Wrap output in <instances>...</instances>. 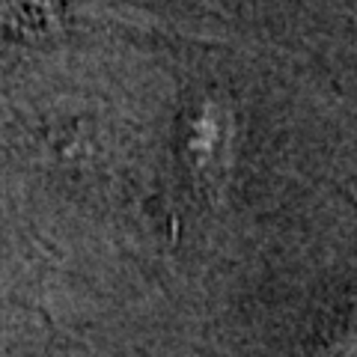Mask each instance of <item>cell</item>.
<instances>
[{
    "label": "cell",
    "instance_id": "1",
    "mask_svg": "<svg viewBox=\"0 0 357 357\" xmlns=\"http://www.w3.org/2000/svg\"><path fill=\"white\" fill-rule=\"evenodd\" d=\"M325 357H357V304L340 310V316L331 321V328L321 340Z\"/></svg>",
    "mask_w": 357,
    "mask_h": 357
}]
</instances>
